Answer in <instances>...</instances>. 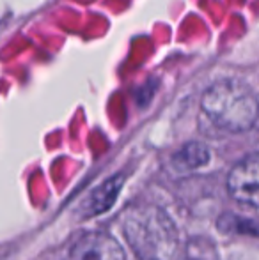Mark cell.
<instances>
[{"label":"cell","mask_w":259,"mask_h":260,"mask_svg":"<svg viewBox=\"0 0 259 260\" xmlns=\"http://www.w3.org/2000/svg\"><path fill=\"white\" fill-rule=\"evenodd\" d=\"M64 260H126V255L114 236L107 232H89L69 248Z\"/></svg>","instance_id":"4"},{"label":"cell","mask_w":259,"mask_h":260,"mask_svg":"<svg viewBox=\"0 0 259 260\" xmlns=\"http://www.w3.org/2000/svg\"><path fill=\"white\" fill-rule=\"evenodd\" d=\"M208 159H210V151H208L206 145L199 144V142L187 144L174 156V163L183 170H194V168L203 167V165L208 163Z\"/></svg>","instance_id":"6"},{"label":"cell","mask_w":259,"mask_h":260,"mask_svg":"<svg viewBox=\"0 0 259 260\" xmlns=\"http://www.w3.org/2000/svg\"><path fill=\"white\" fill-rule=\"evenodd\" d=\"M227 191L235 202L257 209L259 204V157L250 152L231 168L227 175Z\"/></svg>","instance_id":"3"},{"label":"cell","mask_w":259,"mask_h":260,"mask_svg":"<svg viewBox=\"0 0 259 260\" xmlns=\"http://www.w3.org/2000/svg\"><path fill=\"white\" fill-rule=\"evenodd\" d=\"M125 182V177H112L105 184H101L98 189H94L93 195L87 200V214H98L101 211H107L114 204L116 197L121 191V186Z\"/></svg>","instance_id":"5"},{"label":"cell","mask_w":259,"mask_h":260,"mask_svg":"<svg viewBox=\"0 0 259 260\" xmlns=\"http://www.w3.org/2000/svg\"><path fill=\"white\" fill-rule=\"evenodd\" d=\"M203 113L215 127L227 133H243L257 119V98L252 87L238 80L215 82L200 100Z\"/></svg>","instance_id":"2"},{"label":"cell","mask_w":259,"mask_h":260,"mask_svg":"<svg viewBox=\"0 0 259 260\" xmlns=\"http://www.w3.org/2000/svg\"><path fill=\"white\" fill-rule=\"evenodd\" d=\"M125 237L140 260H176L180 237L172 219L155 206H138L126 212Z\"/></svg>","instance_id":"1"}]
</instances>
